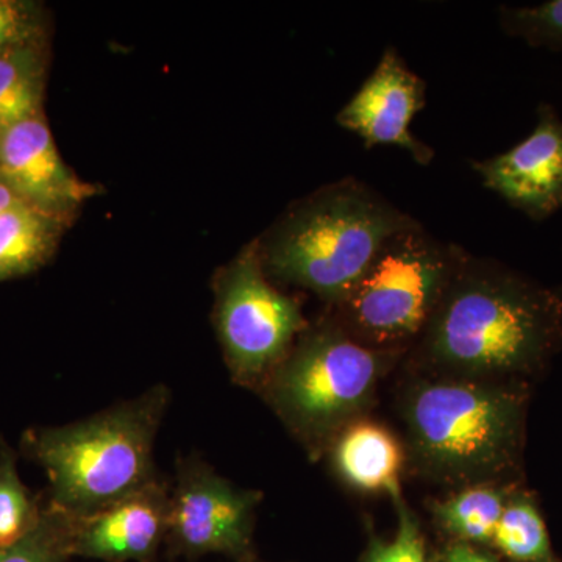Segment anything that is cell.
<instances>
[{
	"label": "cell",
	"mask_w": 562,
	"mask_h": 562,
	"mask_svg": "<svg viewBox=\"0 0 562 562\" xmlns=\"http://www.w3.org/2000/svg\"><path fill=\"white\" fill-rule=\"evenodd\" d=\"M422 358L462 376L538 364L562 338V301L490 258L465 250L419 336Z\"/></svg>",
	"instance_id": "obj_1"
},
{
	"label": "cell",
	"mask_w": 562,
	"mask_h": 562,
	"mask_svg": "<svg viewBox=\"0 0 562 562\" xmlns=\"http://www.w3.org/2000/svg\"><path fill=\"white\" fill-rule=\"evenodd\" d=\"M416 224L366 181L347 177L292 206L258 241L262 268L271 280L338 305L387 239Z\"/></svg>",
	"instance_id": "obj_2"
},
{
	"label": "cell",
	"mask_w": 562,
	"mask_h": 562,
	"mask_svg": "<svg viewBox=\"0 0 562 562\" xmlns=\"http://www.w3.org/2000/svg\"><path fill=\"white\" fill-rule=\"evenodd\" d=\"M169 398L157 384L88 419L25 431L22 453L46 472L49 502L81 519L161 482L154 447Z\"/></svg>",
	"instance_id": "obj_3"
},
{
	"label": "cell",
	"mask_w": 562,
	"mask_h": 562,
	"mask_svg": "<svg viewBox=\"0 0 562 562\" xmlns=\"http://www.w3.org/2000/svg\"><path fill=\"white\" fill-rule=\"evenodd\" d=\"M465 249L416 224L392 236L336 306V324L372 347L419 338L460 268Z\"/></svg>",
	"instance_id": "obj_4"
},
{
	"label": "cell",
	"mask_w": 562,
	"mask_h": 562,
	"mask_svg": "<svg viewBox=\"0 0 562 562\" xmlns=\"http://www.w3.org/2000/svg\"><path fill=\"white\" fill-rule=\"evenodd\" d=\"M384 350L372 349L327 322L305 330L269 376V397L303 436H319L368 398L382 372Z\"/></svg>",
	"instance_id": "obj_5"
},
{
	"label": "cell",
	"mask_w": 562,
	"mask_h": 562,
	"mask_svg": "<svg viewBox=\"0 0 562 562\" xmlns=\"http://www.w3.org/2000/svg\"><path fill=\"white\" fill-rule=\"evenodd\" d=\"M406 417L422 457L457 476L495 471L508 458L517 430L509 395L462 380L420 386Z\"/></svg>",
	"instance_id": "obj_6"
},
{
	"label": "cell",
	"mask_w": 562,
	"mask_h": 562,
	"mask_svg": "<svg viewBox=\"0 0 562 562\" xmlns=\"http://www.w3.org/2000/svg\"><path fill=\"white\" fill-rule=\"evenodd\" d=\"M214 324L225 362L239 384L269 379L308 328L299 302L271 283L258 241L221 273Z\"/></svg>",
	"instance_id": "obj_7"
},
{
	"label": "cell",
	"mask_w": 562,
	"mask_h": 562,
	"mask_svg": "<svg viewBox=\"0 0 562 562\" xmlns=\"http://www.w3.org/2000/svg\"><path fill=\"white\" fill-rule=\"evenodd\" d=\"M258 492L244 491L198 457L177 462L176 486L169 492V558L198 560L220 553L251 562V531Z\"/></svg>",
	"instance_id": "obj_8"
},
{
	"label": "cell",
	"mask_w": 562,
	"mask_h": 562,
	"mask_svg": "<svg viewBox=\"0 0 562 562\" xmlns=\"http://www.w3.org/2000/svg\"><path fill=\"white\" fill-rule=\"evenodd\" d=\"M425 105L427 81L390 46L360 90L336 114V122L361 138L368 149L398 147L408 151L417 165L428 166L435 160V150L412 132L414 117Z\"/></svg>",
	"instance_id": "obj_9"
},
{
	"label": "cell",
	"mask_w": 562,
	"mask_h": 562,
	"mask_svg": "<svg viewBox=\"0 0 562 562\" xmlns=\"http://www.w3.org/2000/svg\"><path fill=\"white\" fill-rule=\"evenodd\" d=\"M487 190L531 221L562 209V120L550 103L538 106L531 135L513 149L472 161Z\"/></svg>",
	"instance_id": "obj_10"
},
{
	"label": "cell",
	"mask_w": 562,
	"mask_h": 562,
	"mask_svg": "<svg viewBox=\"0 0 562 562\" xmlns=\"http://www.w3.org/2000/svg\"><path fill=\"white\" fill-rule=\"evenodd\" d=\"M0 177L33 209L63 222L95 194L63 161L44 111L0 136Z\"/></svg>",
	"instance_id": "obj_11"
},
{
	"label": "cell",
	"mask_w": 562,
	"mask_h": 562,
	"mask_svg": "<svg viewBox=\"0 0 562 562\" xmlns=\"http://www.w3.org/2000/svg\"><path fill=\"white\" fill-rule=\"evenodd\" d=\"M168 484L158 482L110 508L81 517L76 557L105 562H154L166 541Z\"/></svg>",
	"instance_id": "obj_12"
},
{
	"label": "cell",
	"mask_w": 562,
	"mask_h": 562,
	"mask_svg": "<svg viewBox=\"0 0 562 562\" xmlns=\"http://www.w3.org/2000/svg\"><path fill=\"white\" fill-rule=\"evenodd\" d=\"M66 222L31 205L0 213V281L36 271L54 255Z\"/></svg>",
	"instance_id": "obj_13"
},
{
	"label": "cell",
	"mask_w": 562,
	"mask_h": 562,
	"mask_svg": "<svg viewBox=\"0 0 562 562\" xmlns=\"http://www.w3.org/2000/svg\"><path fill=\"white\" fill-rule=\"evenodd\" d=\"M335 458L347 482L397 497L402 453L390 431L375 424L355 425L342 436Z\"/></svg>",
	"instance_id": "obj_14"
},
{
	"label": "cell",
	"mask_w": 562,
	"mask_h": 562,
	"mask_svg": "<svg viewBox=\"0 0 562 562\" xmlns=\"http://www.w3.org/2000/svg\"><path fill=\"white\" fill-rule=\"evenodd\" d=\"M47 41L0 57V136L43 113L47 79Z\"/></svg>",
	"instance_id": "obj_15"
},
{
	"label": "cell",
	"mask_w": 562,
	"mask_h": 562,
	"mask_svg": "<svg viewBox=\"0 0 562 562\" xmlns=\"http://www.w3.org/2000/svg\"><path fill=\"white\" fill-rule=\"evenodd\" d=\"M79 522L80 517L43 497L38 522L21 541L0 550V562H66L76 557Z\"/></svg>",
	"instance_id": "obj_16"
},
{
	"label": "cell",
	"mask_w": 562,
	"mask_h": 562,
	"mask_svg": "<svg viewBox=\"0 0 562 562\" xmlns=\"http://www.w3.org/2000/svg\"><path fill=\"white\" fill-rule=\"evenodd\" d=\"M503 509L501 492L491 487H472L435 506L436 517L447 531L472 542L492 541Z\"/></svg>",
	"instance_id": "obj_17"
},
{
	"label": "cell",
	"mask_w": 562,
	"mask_h": 562,
	"mask_svg": "<svg viewBox=\"0 0 562 562\" xmlns=\"http://www.w3.org/2000/svg\"><path fill=\"white\" fill-rule=\"evenodd\" d=\"M43 497H33L18 475L16 454L0 443V550L21 541L38 522Z\"/></svg>",
	"instance_id": "obj_18"
},
{
	"label": "cell",
	"mask_w": 562,
	"mask_h": 562,
	"mask_svg": "<svg viewBox=\"0 0 562 562\" xmlns=\"http://www.w3.org/2000/svg\"><path fill=\"white\" fill-rule=\"evenodd\" d=\"M492 542L520 562H552L549 535L541 514L527 502L505 506Z\"/></svg>",
	"instance_id": "obj_19"
},
{
	"label": "cell",
	"mask_w": 562,
	"mask_h": 562,
	"mask_svg": "<svg viewBox=\"0 0 562 562\" xmlns=\"http://www.w3.org/2000/svg\"><path fill=\"white\" fill-rule=\"evenodd\" d=\"M502 31L528 46L562 52V0L531 7H501Z\"/></svg>",
	"instance_id": "obj_20"
},
{
	"label": "cell",
	"mask_w": 562,
	"mask_h": 562,
	"mask_svg": "<svg viewBox=\"0 0 562 562\" xmlns=\"http://www.w3.org/2000/svg\"><path fill=\"white\" fill-rule=\"evenodd\" d=\"M41 41H46L43 7L29 0H0V57Z\"/></svg>",
	"instance_id": "obj_21"
},
{
	"label": "cell",
	"mask_w": 562,
	"mask_h": 562,
	"mask_svg": "<svg viewBox=\"0 0 562 562\" xmlns=\"http://www.w3.org/2000/svg\"><path fill=\"white\" fill-rule=\"evenodd\" d=\"M366 562H427L416 520L402 509L401 527L391 542H375Z\"/></svg>",
	"instance_id": "obj_22"
},
{
	"label": "cell",
	"mask_w": 562,
	"mask_h": 562,
	"mask_svg": "<svg viewBox=\"0 0 562 562\" xmlns=\"http://www.w3.org/2000/svg\"><path fill=\"white\" fill-rule=\"evenodd\" d=\"M446 562H492L484 554L475 552L468 546H457L447 554Z\"/></svg>",
	"instance_id": "obj_23"
},
{
	"label": "cell",
	"mask_w": 562,
	"mask_h": 562,
	"mask_svg": "<svg viewBox=\"0 0 562 562\" xmlns=\"http://www.w3.org/2000/svg\"><path fill=\"white\" fill-rule=\"evenodd\" d=\"M20 205H29V203L0 177V213Z\"/></svg>",
	"instance_id": "obj_24"
}]
</instances>
